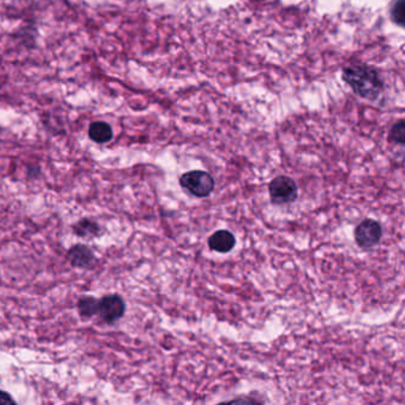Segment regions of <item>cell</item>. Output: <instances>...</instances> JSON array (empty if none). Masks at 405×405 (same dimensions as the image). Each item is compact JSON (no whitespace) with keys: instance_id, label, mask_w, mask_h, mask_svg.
Wrapping results in <instances>:
<instances>
[{"instance_id":"cell-11","label":"cell","mask_w":405,"mask_h":405,"mask_svg":"<svg viewBox=\"0 0 405 405\" xmlns=\"http://www.w3.org/2000/svg\"><path fill=\"white\" fill-rule=\"evenodd\" d=\"M405 128L404 123L399 121L398 124L394 125L391 130V139L398 144H404Z\"/></svg>"},{"instance_id":"cell-8","label":"cell","mask_w":405,"mask_h":405,"mask_svg":"<svg viewBox=\"0 0 405 405\" xmlns=\"http://www.w3.org/2000/svg\"><path fill=\"white\" fill-rule=\"evenodd\" d=\"M88 133H90V139L99 144L109 142L113 137L112 128L104 121H97L90 125Z\"/></svg>"},{"instance_id":"cell-4","label":"cell","mask_w":405,"mask_h":405,"mask_svg":"<svg viewBox=\"0 0 405 405\" xmlns=\"http://www.w3.org/2000/svg\"><path fill=\"white\" fill-rule=\"evenodd\" d=\"M126 304L121 295L109 294L99 298L98 315L107 325H113L125 314Z\"/></svg>"},{"instance_id":"cell-2","label":"cell","mask_w":405,"mask_h":405,"mask_svg":"<svg viewBox=\"0 0 405 405\" xmlns=\"http://www.w3.org/2000/svg\"><path fill=\"white\" fill-rule=\"evenodd\" d=\"M180 184L189 194L196 198H207L213 192L215 182L210 174L202 170H193L181 176Z\"/></svg>"},{"instance_id":"cell-5","label":"cell","mask_w":405,"mask_h":405,"mask_svg":"<svg viewBox=\"0 0 405 405\" xmlns=\"http://www.w3.org/2000/svg\"><path fill=\"white\" fill-rule=\"evenodd\" d=\"M383 236V229L379 222L372 219H365L354 231V239L361 248H371L378 244Z\"/></svg>"},{"instance_id":"cell-9","label":"cell","mask_w":405,"mask_h":405,"mask_svg":"<svg viewBox=\"0 0 405 405\" xmlns=\"http://www.w3.org/2000/svg\"><path fill=\"white\" fill-rule=\"evenodd\" d=\"M73 231L76 236H83V238H94L102 233V229L98 222H93L90 219H83L79 222H76L73 226Z\"/></svg>"},{"instance_id":"cell-10","label":"cell","mask_w":405,"mask_h":405,"mask_svg":"<svg viewBox=\"0 0 405 405\" xmlns=\"http://www.w3.org/2000/svg\"><path fill=\"white\" fill-rule=\"evenodd\" d=\"M99 300L93 296L80 297L78 301V312L83 319H90L98 315Z\"/></svg>"},{"instance_id":"cell-6","label":"cell","mask_w":405,"mask_h":405,"mask_svg":"<svg viewBox=\"0 0 405 405\" xmlns=\"http://www.w3.org/2000/svg\"><path fill=\"white\" fill-rule=\"evenodd\" d=\"M68 263L75 269L90 270L95 267L98 259L94 252L88 246L83 244H76L71 246L67 252Z\"/></svg>"},{"instance_id":"cell-1","label":"cell","mask_w":405,"mask_h":405,"mask_svg":"<svg viewBox=\"0 0 405 405\" xmlns=\"http://www.w3.org/2000/svg\"><path fill=\"white\" fill-rule=\"evenodd\" d=\"M344 79L358 95L370 100H375L383 90V83L372 68L364 66L346 68Z\"/></svg>"},{"instance_id":"cell-3","label":"cell","mask_w":405,"mask_h":405,"mask_svg":"<svg viewBox=\"0 0 405 405\" xmlns=\"http://www.w3.org/2000/svg\"><path fill=\"white\" fill-rule=\"evenodd\" d=\"M271 202L274 205H286L294 202L298 195V188L291 177L277 176L269 184Z\"/></svg>"},{"instance_id":"cell-7","label":"cell","mask_w":405,"mask_h":405,"mask_svg":"<svg viewBox=\"0 0 405 405\" xmlns=\"http://www.w3.org/2000/svg\"><path fill=\"white\" fill-rule=\"evenodd\" d=\"M210 250L219 252V253H227V252L232 251L234 245H236V238L233 236L232 233L229 231H218V232L212 234L208 241Z\"/></svg>"},{"instance_id":"cell-12","label":"cell","mask_w":405,"mask_h":405,"mask_svg":"<svg viewBox=\"0 0 405 405\" xmlns=\"http://www.w3.org/2000/svg\"><path fill=\"white\" fill-rule=\"evenodd\" d=\"M16 404V401L12 398L11 394L5 391L0 390V405Z\"/></svg>"}]
</instances>
